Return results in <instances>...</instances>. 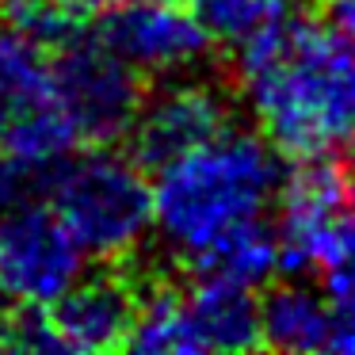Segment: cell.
<instances>
[{"label":"cell","instance_id":"cell-1","mask_svg":"<svg viewBox=\"0 0 355 355\" xmlns=\"http://www.w3.org/2000/svg\"><path fill=\"white\" fill-rule=\"evenodd\" d=\"M233 62L279 157L306 161L355 146V39L286 12L233 50Z\"/></svg>","mask_w":355,"mask_h":355},{"label":"cell","instance_id":"cell-2","mask_svg":"<svg viewBox=\"0 0 355 355\" xmlns=\"http://www.w3.org/2000/svg\"><path fill=\"white\" fill-rule=\"evenodd\" d=\"M149 187L157 241L187 260L233 225L263 218L283 187V164L263 134L230 126L207 146L161 164Z\"/></svg>","mask_w":355,"mask_h":355},{"label":"cell","instance_id":"cell-3","mask_svg":"<svg viewBox=\"0 0 355 355\" xmlns=\"http://www.w3.org/2000/svg\"><path fill=\"white\" fill-rule=\"evenodd\" d=\"M46 202L85 256L119 263L153 233V187L130 153L92 146L42 172Z\"/></svg>","mask_w":355,"mask_h":355},{"label":"cell","instance_id":"cell-4","mask_svg":"<svg viewBox=\"0 0 355 355\" xmlns=\"http://www.w3.org/2000/svg\"><path fill=\"white\" fill-rule=\"evenodd\" d=\"M126 347L146 355H233L263 347L256 291L191 279V286H157L141 298Z\"/></svg>","mask_w":355,"mask_h":355},{"label":"cell","instance_id":"cell-5","mask_svg":"<svg viewBox=\"0 0 355 355\" xmlns=\"http://www.w3.org/2000/svg\"><path fill=\"white\" fill-rule=\"evenodd\" d=\"M80 146L54 85V50L24 27H0V153L42 176Z\"/></svg>","mask_w":355,"mask_h":355},{"label":"cell","instance_id":"cell-6","mask_svg":"<svg viewBox=\"0 0 355 355\" xmlns=\"http://www.w3.org/2000/svg\"><path fill=\"white\" fill-rule=\"evenodd\" d=\"M54 85L62 111L88 146H115L126 138L141 107V73L111 54L96 35L77 31L54 46Z\"/></svg>","mask_w":355,"mask_h":355},{"label":"cell","instance_id":"cell-7","mask_svg":"<svg viewBox=\"0 0 355 355\" xmlns=\"http://www.w3.org/2000/svg\"><path fill=\"white\" fill-rule=\"evenodd\" d=\"M85 271V252L50 210V202H19L0 214V306L46 309Z\"/></svg>","mask_w":355,"mask_h":355},{"label":"cell","instance_id":"cell-8","mask_svg":"<svg viewBox=\"0 0 355 355\" xmlns=\"http://www.w3.org/2000/svg\"><path fill=\"white\" fill-rule=\"evenodd\" d=\"M96 39L141 77H176L207 58L210 39L176 0H119L107 4Z\"/></svg>","mask_w":355,"mask_h":355},{"label":"cell","instance_id":"cell-9","mask_svg":"<svg viewBox=\"0 0 355 355\" xmlns=\"http://www.w3.org/2000/svg\"><path fill=\"white\" fill-rule=\"evenodd\" d=\"M233 126L230 100L214 85H195V80H172L157 96L141 100L134 115L126 141L130 157L141 168H161L191 149L207 146L222 130Z\"/></svg>","mask_w":355,"mask_h":355},{"label":"cell","instance_id":"cell-10","mask_svg":"<svg viewBox=\"0 0 355 355\" xmlns=\"http://www.w3.org/2000/svg\"><path fill=\"white\" fill-rule=\"evenodd\" d=\"M141 294L123 271H80L69 291L46 306V321L54 329L62 352H115L126 347L138 321Z\"/></svg>","mask_w":355,"mask_h":355},{"label":"cell","instance_id":"cell-11","mask_svg":"<svg viewBox=\"0 0 355 355\" xmlns=\"http://www.w3.org/2000/svg\"><path fill=\"white\" fill-rule=\"evenodd\" d=\"M191 279H207V283L222 286H241V291H260L263 283L283 271V252H279V233L263 218L233 225L230 233L207 245L202 252L187 256Z\"/></svg>","mask_w":355,"mask_h":355},{"label":"cell","instance_id":"cell-12","mask_svg":"<svg viewBox=\"0 0 355 355\" xmlns=\"http://www.w3.org/2000/svg\"><path fill=\"white\" fill-rule=\"evenodd\" d=\"M332 329V302L298 275L271 283L260 298V340L275 352H324Z\"/></svg>","mask_w":355,"mask_h":355},{"label":"cell","instance_id":"cell-13","mask_svg":"<svg viewBox=\"0 0 355 355\" xmlns=\"http://www.w3.org/2000/svg\"><path fill=\"white\" fill-rule=\"evenodd\" d=\"M187 8L210 42H222L230 50L245 46L252 35L291 12L286 0H187Z\"/></svg>","mask_w":355,"mask_h":355},{"label":"cell","instance_id":"cell-14","mask_svg":"<svg viewBox=\"0 0 355 355\" xmlns=\"http://www.w3.org/2000/svg\"><path fill=\"white\" fill-rule=\"evenodd\" d=\"M35 176H39L35 168L12 161L8 153H0V214H8L12 207H19V202L31 199Z\"/></svg>","mask_w":355,"mask_h":355},{"label":"cell","instance_id":"cell-15","mask_svg":"<svg viewBox=\"0 0 355 355\" xmlns=\"http://www.w3.org/2000/svg\"><path fill=\"white\" fill-rule=\"evenodd\" d=\"M324 294L336 309H355V252L324 268Z\"/></svg>","mask_w":355,"mask_h":355},{"label":"cell","instance_id":"cell-16","mask_svg":"<svg viewBox=\"0 0 355 355\" xmlns=\"http://www.w3.org/2000/svg\"><path fill=\"white\" fill-rule=\"evenodd\" d=\"M324 352L355 355V309L332 306V329H329V347H324Z\"/></svg>","mask_w":355,"mask_h":355},{"label":"cell","instance_id":"cell-17","mask_svg":"<svg viewBox=\"0 0 355 355\" xmlns=\"http://www.w3.org/2000/svg\"><path fill=\"white\" fill-rule=\"evenodd\" d=\"M317 8L329 19V27H336L347 39H355V0H317Z\"/></svg>","mask_w":355,"mask_h":355},{"label":"cell","instance_id":"cell-18","mask_svg":"<svg viewBox=\"0 0 355 355\" xmlns=\"http://www.w3.org/2000/svg\"><path fill=\"white\" fill-rule=\"evenodd\" d=\"M62 4H69L73 12H92V8H107V4H119V0H62Z\"/></svg>","mask_w":355,"mask_h":355},{"label":"cell","instance_id":"cell-19","mask_svg":"<svg viewBox=\"0 0 355 355\" xmlns=\"http://www.w3.org/2000/svg\"><path fill=\"white\" fill-rule=\"evenodd\" d=\"M12 4H16V0H0V16H4V12H12Z\"/></svg>","mask_w":355,"mask_h":355}]
</instances>
